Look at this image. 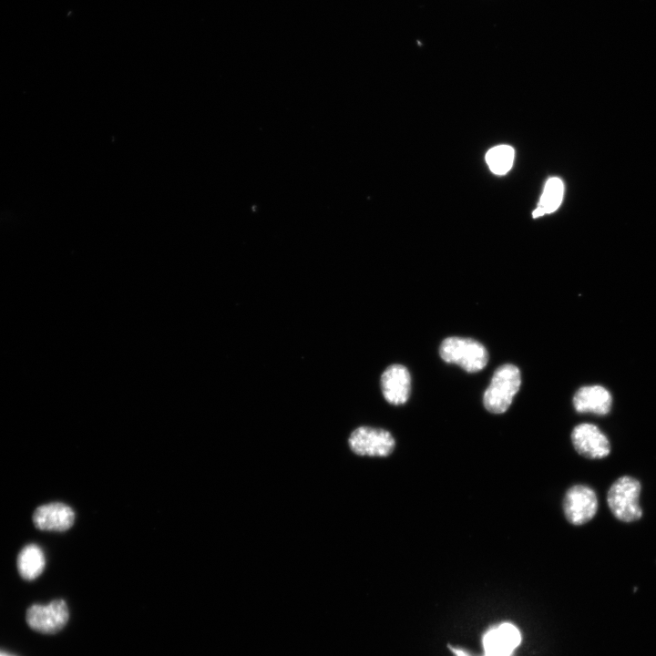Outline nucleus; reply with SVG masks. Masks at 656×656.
I'll return each mask as SVG.
<instances>
[{
    "label": "nucleus",
    "mask_w": 656,
    "mask_h": 656,
    "mask_svg": "<svg viewBox=\"0 0 656 656\" xmlns=\"http://www.w3.org/2000/svg\"><path fill=\"white\" fill-rule=\"evenodd\" d=\"M520 384L521 375L518 368L510 364L501 365L495 371L484 393L485 408L493 414L506 412L519 390Z\"/></svg>",
    "instance_id": "1"
},
{
    "label": "nucleus",
    "mask_w": 656,
    "mask_h": 656,
    "mask_svg": "<svg viewBox=\"0 0 656 656\" xmlns=\"http://www.w3.org/2000/svg\"><path fill=\"white\" fill-rule=\"evenodd\" d=\"M641 485L630 476L619 477L607 493L608 506L613 516L622 522H634L642 516L640 506Z\"/></svg>",
    "instance_id": "2"
},
{
    "label": "nucleus",
    "mask_w": 656,
    "mask_h": 656,
    "mask_svg": "<svg viewBox=\"0 0 656 656\" xmlns=\"http://www.w3.org/2000/svg\"><path fill=\"white\" fill-rule=\"evenodd\" d=\"M441 358L450 364H456L466 372L482 370L488 359L487 349L477 341L470 338L448 337L440 347Z\"/></svg>",
    "instance_id": "3"
},
{
    "label": "nucleus",
    "mask_w": 656,
    "mask_h": 656,
    "mask_svg": "<svg viewBox=\"0 0 656 656\" xmlns=\"http://www.w3.org/2000/svg\"><path fill=\"white\" fill-rule=\"evenodd\" d=\"M348 444L358 456L385 457L394 451L395 441L385 429L363 425L351 433Z\"/></svg>",
    "instance_id": "4"
},
{
    "label": "nucleus",
    "mask_w": 656,
    "mask_h": 656,
    "mask_svg": "<svg viewBox=\"0 0 656 656\" xmlns=\"http://www.w3.org/2000/svg\"><path fill=\"white\" fill-rule=\"evenodd\" d=\"M563 510L567 520L579 526L589 522L598 510L595 491L585 485H576L568 489L563 499Z\"/></svg>",
    "instance_id": "5"
},
{
    "label": "nucleus",
    "mask_w": 656,
    "mask_h": 656,
    "mask_svg": "<svg viewBox=\"0 0 656 656\" xmlns=\"http://www.w3.org/2000/svg\"><path fill=\"white\" fill-rule=\"evenodd\" d=\"M67 605L63 600H55L48 604H34L26 612L28 625L43 633H56L67 622Z\"/></svg>",
    "instance_id": "6"
},
{
    "label": "nucleus",
    "mask_w": 656,
    "mask_h": 656,
    "mask_svg": "<svg viewBox=\"0 0 656 656\" xmlns=\"http://www.w3.org/2000/svg\"><path fill=\"white\" fill-rule=\"evenodd\" d=\"M571 441L575 450L589 459L606 457L610 452V443L600 429L589 423H582L574 427Z\"/></svg>",
    "instance_id": "7"
},
{
    "label": "nucleus",
    "mask_w": 656,
    "mask_h": 656,
    "mask_svg": "<svg viewBox=\"0 0 656 656\" xmlns=\"http://www.w3.org/2000/svg\"><path fill=\"white\" fill-rule=\"evenodd\" d=\"M381 390L384 399L393 405H401L407 402L411 391V376L403 364L389 365L380 379Z\"/></svg>",
    "instance_id": "8"
},
{
    "label": "nucleus",
    "mask_w": 656,
    "mask_h": 656,
    "mask_svg": "<svg viewBox=\"0 0 656 656\" xmlns=\"http://www.w3.org/2000/svg\"><path fill=\"white\" fill-rule=\"evenodd\" d=\"M75 521V512L67 504L53 502L36 508L33 522L40 530L66 531Z\"/></svg>",
    "instance_id": "9"
},
{
    "label": "nucleus",
    "mask_w": 656,
    "mask_h": 656,
    "mask_svg": "<svg viewBox=\"0 0 656 656\" xmlns=\"http://www.w3.org/2000/svg\"><path fill=\"white\" fill-rule=\"evenodd\" d=\"M610 393L601 385H588L579 388L574 397L573 405L579 413L607 415L611 408Z\"/></svg>",
    "instance_id": "10"
},
{
    "label": "nucleus",
    "mask_w": 656,
    "mask_h": 656,
    "mask_svg": "<svg viewBox=\"0 0 656 656\" xmlns=\"http://www.w3.org/2000/svg\"><path fill=\"white\" fill-rule=\"evenodd\" d=\"M520 642V634L516 627L504 623L489 631L484 638L486 656H509Z\"/></svg>",
    "instance_id": "11"
},
{
    "label": "nucleus",
    "mask_w": 656,
    "mask_h": 656,
    "mask_svg": "<svg viewBox=\"0 0 656 656\" xmlns=\"http://www.w3.org/2000/svg\"><path fill=\"white\" fill-rule=\"evenodd\" d=\"M16 566L20 576L26 580L36 579L44 570L46 557L36 544H28L19 552Z\"/></svg>",
    "instance_id": "12"
},
{
    "label": "nucleus",
    "mask_w": 656,
    "mask_h": 656,
    "mask_svg": "<svg viewBox=\"0 0 656 656\" xmlns=\"http://www.w3.org/2000/svg\"><path fill=\"white\" fill-rule=\"evenodd\" d=\"M563 182L559 178H550L545 184L538 208L533 211V217H540L555 211L560 205L563 198Z\"/></svg>",
    "instance_id": "13"
},
{
    "label": "nucleus",
    "mask_w": 656,
    "mask_h": 656,
    "mask_svg": "<svg viewBox=\"0 0 656 656\" xmlns=\"http://www.w3.org/2000/svg\"><path fill=\"white\" fill-rule=\"evenodd\" d=\"M514 160V149L508 145H498L490 149L486 154V161L490 170L497 175H504L509 171Z\"/></svg>",
    "instance_id": "14"
},
{
    "label": "nucleus",
    "mask_w": 656,
    "mask_h": 656,
    "mask_svg": "<svg viewBox=\"0 0 656 656\" xmlns=\"http://www.w3.org/2000/svg\"><path fill=\"white\" fill-rule=\"evenodd\" d=\"M0 656H12V655L3 652V651H0Z\"/></svg>",
    "instance_id": "15"
}]
</instances>
